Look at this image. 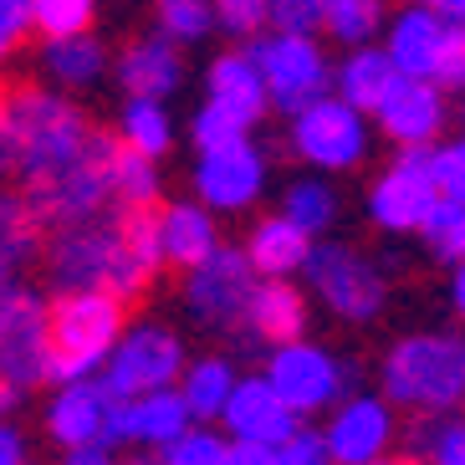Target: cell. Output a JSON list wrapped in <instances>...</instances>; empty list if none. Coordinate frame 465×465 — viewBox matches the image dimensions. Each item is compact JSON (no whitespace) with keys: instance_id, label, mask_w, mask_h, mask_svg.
Returning <instances> with one entry per match:
<instances>
[{"instance_id":"6da1fadb","label":"cell","mask_w":465,"mask_h":465,"mask_svg":"<svg viewBox=\"0 0 465 465\" xmlns=\"http://www.w3.org/2000/svg\"><path fill=\"white\" fill-rule=\"evenodd\" d=\"M42 266L56 292H113V297H124V302L143 297L159 282V272H149L134 256L118 210L52 231L46 235V251H42Z\"/></svg>"},{"instance_id":"7a4b0ae2","label":"cell","mask_w":465,"mask_h":465,"mask_svg":"<svg viewBox=\"0 0 465 465\" xmlns=\"http://www.w3.org/2000/svg\"><path fill=\"white\" fill-rule=\"evenodd\" d=\"M379 389L399 414H465V332H404L379 358Z\"/></svg>"},{"instance_id":"3957f363","label":"cell","mask_w":465,"mask_h":465,"mask_svg":"<svg viewBox=\"0 0 465 465\" xmlns=\"http://www.w3.org/2000/svg\"><path fill=\"white\" fill-rule=\"evenodd\" d=\"M11 128H15V174L26 190H42L46 179L72 169L93 149L97 128L87 113L56 87H11Z\"/></svg>"},{"instance_id":"277c9868","label":"cell","mask_w":465,"mask_h":465,"mask_svg":"<svg viewBox=\"0 0 465 465\" xmlns=\"http://www.w3.org/2000/svg\"><path fill=\"white\" fill-rule=\"evenodd\" d=\"M128 302L113 292H56L52 297V363L46 383H77L97 379L108 369L118 338L128 332L124 317Z\"/></svg>"},{"instance_id":"5b68a950","label":"cell","mask_w":465,"mask_h":465,"mask_svg":"<svg viewBox=\"0 0 465 465\" xmlns=\"http://www.w3.org/2000/svg\"><path fill=\"white\" fill-rule=\"evenodd\" d=\"M266 379L276 383V394L287 399L302 420H317V414H332L342 399L353 394V363H342L332 348L312 338L282 342L266 353Z\"/></svg>"},{"instance_id":"8992f818","label":"cell","mask_w":465,"mask_h":465,"mask_svg":"<svg viewBox=\"0 0 465 465\" xmlns=\"http://www.w3.org/2000/svg\"><path fill=\"white\" fill-rule=\"evenodd\" d=\"M124 404L103 373L77 383H56L42 410V435L56 450H87V445H124Z\"/></svg>"},{"instance_id":"52a82bcc","label":"cell","mask_w":465,"mask_h":465,"mask_svg":"<svg viewBox=\"0 0 465 465\" xmlns=\"http://www.w3.org/2000/svg\"><path fill=\"white\" fill-rule=\"evenodd\" d=\"M302 276H307V292L338 322H373L383 312V302H389V276H383V266L373 256H363L358 246H342V241L317 246Z\"/></svg>"},{"instance_id":"ba28073f","label":"cell","mask_w":465,"mask_h":465,"mask_svg":"<svg viewBox=\"0 0 465 465\" xmlns=\"http://www.w3.org/2000/svg\"><path fill=\"white\" fill-rule=\"evenodd\" d=\"M292 153L317 174H348L369 159V113L342 103L338 93L317 97L312 108L292 113Z\"/></svg>"},{"instance_id":"9c48e42d","label":"cell","mask_w":465,"mask_h":465,"mask_svg":"<svg viewBox=\"0 0 465 465\" xmlns=\"http://www.w3.org/2000/svg\"><path fill=\"white\" fill-rule=\"evenodd\" d=\"M261 287L256 261L246 256V246H220L210 261H200L194 272H184V312L210 332H235L246 328V307Z\"/></svg>"},{"instance_id":"30bf717a","label":"cell","mask_w":465,"mask_h":465,"mask_svg":"<svg viewBox=\"0 0 465 465\" xmlns=\"http://www.w3.org/2000/svg\"><path fill=\"white\" fill-rule=\"evenodd\" d=\"M113 164H118V138L97 134L93 149H87L72 169H62L56 179H46L42 190H26L31 205H36V215L46 220V231H62V225H77V220L108 215V205H118Z\"/></svg>"},{"instance_id":"8fae6325","label":"cell","mask_w":465,"mask_h":465,"mask_svg":"<svg viewBox=\"0 0 465 465\" xmlns=\"http://www.w3.org/2000/svg\"><path fill=\"white\" fill-rule=\"evenodd\" d=\"M256 56L261 77H266V93H272V108L292 113L312 108L317 97H328L332 87V67L328 52L317 46V36H297V31H266L246 46Z\"/></svg>"},{"instance_id":"7c38bea8","label":"cell","mask_w":465,"mask_h":465,"mask_svg":"<svg viewBox=\"0 0 465 465\" xmlns=\"http://www.w3.org/2000/svg\"><path fill=\"white\" fill-rule=\"evenodd\" d=\"M445 200L435 179V149H399V159L373 179L369 220L383 235H420L424 220Z\"/></svg>"},{"instance_id":"4fadbf2b","label":"cell","mask_w":465,"mask_h":465,"mask_svg":"<svg viewBox=\"0 0 465 465\" xmlns=\"http://www.w3.org/2000/svg\"><path fill=\"white\" fill-rule=\"evenodd\" d=\"M184 369H190V353H184V338L174 328H164V322H128L103 379L124 399H138V394H153V389H179Z\"/></svg>"},{"instance_id":"5bb4252c","label":"cell","mask_w":465,"mask_h":465,"mask_svg":"<svg viewBox=\"0 0 465 465\" xmlns=\"http://www.w3.org/2000/svg\"><path fill=\"white\" fill-rule=\"evenodd\" d=\"M46 363H52V297L21 282L0 307V379L31 394L36 383H46Z\"/></svg>"},{"instance_id":"9a60e30c","label":"cell","mask_w":465,"mask_h":465,"mask_svg":"<svg viewBox=\"0 0 465 465\" xmlns=\"http://www.w3.org/2000/svg\"><path fill=\"white\" fill-rule=\"evenodd\" d=\"M332 465H373L394 455L399 445V410L383 394H348L338 410L322 420Z\"/></svg>"},{"instance_id":"2e32d148","label":"cell","mask_w":465,"mask_h":465,"mask_svg":"<svg viewBox=\"0 0 465 465\" xmlns=\"http://www.w3.org/2000/svg\"><path fill=\"white\" fill-rule=\"evenodd\" d=\"M266 194V153L251 138L220 143L194 159V200H205L215 215H241Z\"/></svg>"},{"instance_id":"e0dca14e","label":"cell","mask_w":465,"mask_h":465,"mask_svg":"<svg viewBox=\"0 0 465 465\" xmlns=\"http://www.w3.org/2000/svg\"><path fill=\"white\" fill-rule=\"evenodd\" d=\"M383 138H394L399 149H435L445 124H450V103L435 77H399V87L383 97L373 113Z\"/></svg>"},{"instance_id":"ac0fdd59","label":"cell","mask_w":465,"mask_h":465,"mask_svg":"<svg viewBox=\"0 0 465 465\" xmlns=\"http://www.w3.org/2000/svg\"><path fill=\"white\" fill-rule=\"evenodd\" d=\"M220 430L241 445H287L302 430V414L276 394V383L266 373H241L231 404L220 414Z\"/></svg>"},{"instance_id":"d6986e66","label":"cell","mask_w":465,"mask_h":465,"mask_svg":"<svg viewBox=\"0 0 465 465\" xmlns=\"http://www.w3.org/2000/svg\"><path fill=\"white\" fill-rule=\"evenodd\" d=\"M307 322H312V297L292 282V276H261L256 297L246 307V338L266 342V348H282V342L307 338Z\"/></svg>"},{"instance_id":"ffe728a7","label":"cell","mask_w":465,"mask_h":465,"mask_svg":"<svg viewBox=\"0 0 465 465\" xmlns=\"http://www.w3.org/2000/svg\"><path fill=\"white\" fill-rule=\"evenodd\" d=\"M205 103H215L220 113L241 118L246 128H256L272 108V93H266V77H261L256 56L241 46V52H220L205 72Z\"/></svg>"},{"instance_id":"44dd1931","label":"cell","mask_w":465,"mask_h":465,"mask_svg":"<svg viewBox=\"0 0 465 465\" xmlns=\"http://www.w3.org/2000/svg\"><path fill=\"white\" fill-rule=\"evenodd\" d=\"M445 15L424 11V5H404V11L389 15V31H383V52L404 77H435L440 46H445Z\"/></svg>"},{"instance_id":"7402d4cb","label":"cell","mask_w":465,"mask_h":465,"mask_svg":"<svg viewBox=\"0 0 465 465\" xmlns=\"http://www.w3.org/2000/svg\"><path fill=\"white\" fill-rule=\"evenodd\" d=\"M190 424H200V420L190 414V404H184L179 389H153V394H138L124 404V445L164 455Z\"/></svg>"},{"instance_id":"603a6c76","label":"cell","mask_w":465,"mask_h":465,"mask_svg":"<svg viewBox=\"0 0 465 465\" xmlns=\"http://www.w3.org/2000/svg\"><path fill=\"white\" fill-rule=\"evenodd\" d=\"M159 231H164V261L169 272H194L200 261H210L225 241H220L215 210L205 200H169L159 210Z\"/></svg>"},{"instance_id":"cb8c5ba5","label":"cell","mask_w":465,"mask_h":465,"mask_svg":"<svg viewBox=\"0 0 465 465\" xmlns=\"http://www.w3.org/2000/svg\"><path fill=\"white\" fill-rule=\"evenodd\" d=\"M118 83H124L128 97H159L164 103L179 83H184V56H179V42H169L164 31L159 36H138L118 52Z\"/></svg>"},{"instance_id":"d4e9b609","label":"cell","mask_w":465,"mask_h":465,"mask_svg":"<svg viewBox=\"0 0 465 465\" xmlns=\"http://www.w3.org/2000/svg\"><path fill=\"white\" fill-rule=\"evenodd\" d=\"M317 251V235L302 231L292 215H261L246 231V256L256 261L261 276H297Z\"/></svg>"},{"instance_id":"484cf974","label":"cell","mask_w":465,"mask_h":465,"mask_svg":"<svg viewBox=\"0 0 465 465\" xmlns=\"http://www.w3.org/2000/svg\"><path fill=\"white\" fill-rule=\"evenodd\" d=\"M399 77H404V72L389 62L383 46H353V52L332 67V93H338L342 103L363 108V113H379L383 97L399 87Z\"/></svg>"},{"instance_id":"4316f807","label":"cell","mask_w":465,"mask_h":465,"mask_svg":"<svg viewBox=\"0 0 465 465\" xmlns=\"http://www.w3.org/2000/svg\"><path fill=\"white\" fill-rule=\"evenodd\" d=\"M235 383H241V369H235L225 353H200L190 358V369H184V379H179V394H184V404H190V414L200 424H220V414H225V404H231Z\"/></svg>"},{"instance_id":"83f0119b","label":"cell","mask_w":465,"mask_h":465,"mask_svg":"<svg viewBox=\"0 0 465 465\" xmlns=\"http://www.w3.org/2000/svg\"><path fill=\"white\" fill-rule=\"evenodd\" d=\"M42 67L62 93H87V87L103 83V72H108V46L97 42L93 31L83 36H62V42H46L42 52Z\"/></svg>"},{"instance_id":"f1b7e54d","label":"cell","mask_w":465,"mask_h":465,"mask_svg":"<svg viewBox=\"0 0 465 465\" xmlns=\"http://www.w3.org/2000/svg\"><path fill=\"white\" fill-rule=\"evenodd\" d=\"M46 251V220L36 215L31 194L0 190V256L11 266H31Z\"/></svg>"},{"instance_id":"f546056e","label":"cell","mask_w":465,"mask_h":465,"mask_svg":"<svg viewBox=\"0 0 465 465\" xmlns=\"http://www.w3.org/2000/svg\"><path fill=\"white\" fill-rule=\"evenodd\" d=\"M282 215H292L302 225V231H332V220H338V190H332L328 179L317 174H302L287 184V194H282Z\"/></svg>"},{"instance_id":"4dcf8cb0","label":"cell","mask_w":465,"mask_h":465,"mask_svg":"<svg viewBox=\"0 0 465 465\" xmlns=\"http://www.w3.org/2000/svg\"><path fill=\"white\" fill-rule=\"evenodd\" d=\"M118 138H124L128 149L159 159V153L174 143V124H169L164 103H159V97H128L124 124H118Z\"/></svg>"},{"instance_id":"1f68e13d","label":"cell","mask_w":465,"mask_h":465,"mask_svg":"<svg viewBox=\"0 0 465 465\" xmlns=\"http://www.w3.org/2000/svg\"><path fill=\"white\" fill-rule=\"evenodd\" d=\"M383 21H389V0H328L322 31L338 46H369Z\"/></svg>"},{"instance_id":"d6a6232c","label":"cell","mask_w":465,"mask_h":465,"mask_svg":"<svg viewBox=\"0 0 465 465\" xmlns=\"http://www.w3.org/2000/svg\"><path fill=\"white\" fill-rule=\"evenodd\" d=\"M414 455L424 465H465V414L414 420Z\"/></svg>"},{"instance_id":"836d02e7","label":"cell","mask_w":465,"mask_h":465,"mask_svg":"<svg viewBox=\"0 0 465 465\" xmlns=\"http://www.w3.org/2000/svg\"><path fill=\"white\" fill-rule=\"evenodd\" d=\"M97 0H31V31L42 42H62V36H83L93 31Z\"/></svg>"},{"instance_id":"e575fe53","label":"cell","mask_w":465,"mask_h":465,"mask_svg":"<svg viewBox=\"0 0 465 465\" xmlns=\"http://www.w3.org/2000/svg\"><path fill=\"white\" fill-rule=\"evenodd\" d=\"M215 26H220L215 0H159V31H164L169 42H179V46L205 42Z\"/></svg>"},{"instance_id":"d590c367","label":"cell","mask_w":465,"mask_h":465,"mask_svg":"<svg viewBox=\"0 0 465 465\" xmlns=\"http://www.w3.org/2000/svg\"><path fill=\"white\" fill-rule=\"evenodd\" d=\"M113 184H118V205H153V200H159V159L128 149L124 138H118Z\"/></svg>"},{"instance_id":"8d00e7d4","label":"cell","mask_w":465,"mask_h":465,"mask_svg":"<svg viewBox=\"0 0 465 465\" xmlns=\"http://www.w3.org/2000/svg\"><path fill=\"white\" fill-rule=\"evenodd\" d=\"M231 445L235 440L225 430H215V424H190L159 460L164 465H225L231 460Z\"/></svg>"},{"instance_id":"74e56055","label":"cell","mask_w":465,"mask_h":465,"mask_svg":"<svg viewBox=\"0 0 465 465\" xmlns=\"http://www.w3.org/2000/svg\"><path fill=\"white\" fill-rule=\"evenodd\" d=\"M424 246L435 251L440 261H450V266H460L465 261V205L460 200H440L435 215L424 220Z\"/></svg>"},{"instance_id":"f35d334b","label":"cell","mask_w":465,"mask_h":465,"mask_svg":"<svg viewBox=\"0 0 465 465\" xmlns=\"http://www.w3.org/2000/svg\"><path fill=\"white\" fill-rule=\"evenodd\" d=\"M194 149L205 153V149H220V143H235V138H251V128L241 124V118H231V113H220L215 103H205V108L194 113Z\"/></svg>"},{"instance_id":"ab89813d","label":"cell","mask_w":465,"mask_h":465,"mask_svg":"<svg viewBox=\"0 0 465 465\" xmlns=\"http://www.w3.org/2000/svg\"><path fill=\"white\" fill-rule=\"evenodd\" d=\"M220 5V31H231L241 42H256L261 26H272V5L266 0H215Z\"/></svg>"},{"instance_id":"60d3db41","label":"cell","mask_w":465,"mask_h":465,"mask_svg":"<svg viewBox=\"0 0 465 465\" xmlns=\"http://www.w3.org/2000/svg\"><path fill=\"white\" fill-rule=\"evenodd\" d=\"M266 5H272V31H297V36L322 31L328 15V0H266Z\"/></svg>"},{"instance_id":"b9f144b4","label":"cell","mask_w":465,"mask_h":465,"mask_svg":"<svg viewBox=\"0 0 465 465\" xmlns=\"http://www.w3.org/2000/svg\"><path fill=\"white\" fill-rule=\"evenodd\" d=\"M435 83L445 93H465V21H450L445 26V46H440L435 62Z\"/></svg>"},{"instance_id":"7bdbcfd3","label":"cell","mask_w":465,"mask_h":465,"mask_svg":"<svg viewBox=\"0 0 465 465\" xmlns=\"http://www.w3.org/2000/svg\"><path fill=\"white\" fill-rule=\"evenodd\" d=\"M435 179L445 200H460L465 205V138L455 143H435Z\"/></svg>"},{"instance_id":"ee69618b","label":"cell","mask_w":465,"mask_h":465,"mask_svg":"<svg viewBox=\"0 0 465 465\" xmlns=\"http://www.w3.org/2000/svg\"><path fill=\"white\" fill-rule=\"evenodd\" d=\"M282 465H332L322 430H307V424H302L297 435H292L287 445H282Z\"/></svg>"},{"instance_id":"f6af8a7d","label":"cell","mask_w":465,"mask_h":465,"mask_svg":"<svg viewBox=\"0 0 465 465\" xmlns=\"http://www.w3.org/2000/svg\"><path fill=\"white\" fill-rule=\"evenodd\" d=\"M26 31H31V0H0V62L21 46Z\"/></svg>"},{"instance_id":"bcb514c9","label":"cell","mask_w":465,"mask_h":465,"mask_svg":"<svg viewBox=\"0 0 465 465\" xmlns=\"http://www.w3.org/2000/svg\"><path fill=\"white\" fill-rule=\"evenodd\" d=\"M0 174H15V128H11V87H0Z\"/></svg>"},{"instance_id":"7dc6e473","label":"cell","mask_w":465,"mask_h":465,"mask_svg":"<svg viewBox=\"0 0 465 465\" xmlns=\"http://www.w3.org/2000/svg\"><path fill=\"white\" fill-rule=\"evenodd\" d=\"M26 460H31V445L21 435V424L0 420V465H26Z\"/></svg>"},{"instance_id":"c3c4849f","label":"cell","mask_w":465,"mask_h":465,"mask_svg":"<svg viewBox=\"0 0 465 465\" xmlns=\"http://www.w3.org/2000/svg\"><path fill=\"white\" fill-rule=\"evenodd\" d=\"M225 465H282V445H231V460Z\"/></svg>"},{"instance_id":"681fc988","label":"cell","mask_w":465,"mask_h":465,"mask_svg":"<svg viewBox=\"0 0 465 465\" xmlns=\"http://www.w3.org/2000/svg\"><path fill=\"white\" fill-rule=\"evenodd\" d=\"M56 465H124L113 445H87V450H62Z\"/></svg>"},{"instance_id":"f907efd6","label":"cell","mask_w":465,"mask_h":465,"mask_svg":"<svg viewBox=\"0 0 465 465\" xmlns=\"http://www.w3.org/2000/svg\"><path fill=\"white\" fill-rule=\"evenodd\" d=\"M414 5H424V11L445 15V21H465V0H414Z\"/></svg>"},{"instance_id":"816d5d0a","label":"cell","mask_w":465,"mask_h":465,"mask_svg":"<svg viewBox=\"0 0 465 465\" xmlns=\"http://www.w3.org/2000/svg\"><path fill=\"white\" fill-rule=\"evenodd\" d=\"M21 287V266H11V261L0 256V307H5V302H11V292Z\"/></svg>"},{"instance_id":"f5cc1de1","label":"cell","mask_w":465,"mask_h":465,"mask_svg":"<svg viewBox=\"0 0 465 465\" xmlns=\"http://www.w3.org/2000/svg\"><path fill=\"white\" fill-rule=\"evenodd\" d=\"M450 307L465 317V261H460V266L450 272Z\"/></svg>"},{"instance_id":"db71d44e","label":"cell","mask_w":465,"mask_h":465,"mask_svg":"<svg viewBox=\"0 0 465 465\" xmlns=\"http://www.w3.org/2000/svg\"><path fill=\"white\" fill-rule=\"evenodd\" d=\"M373 465H424L414 450H394V455H383V460H373Z\"/></svg>"},{"instance_id":"11a10c76","label":"cell","mask_w":465,"mask_h":465,"mask_svg":"<svg viewBox=\"0 0 465 465\" xmlns=\"http://www.w3.org/2000/svg\"><path fill=\"white\" fill-rule=\"evenodd\" d=\"M124 465H164V460H159V455H149V450H138L134 460H124Z\"/></svg>"},{"instance_id":"9f6ffc18","label":"cell","mask_w":465,"mask_h":465,"mask_svg":"<svg viewBox=\"0 0 465 465\" xmlns=\"http://www.w3.org/2000/svg\"><path fill=\"white\" fill-rule=\"evenodd\" d=\"M460 128H465V103H460Z\"/></svg>"},{"instance_id":"6f0895ef","label":"cell","mask_w":465,"mask_h":465,"mask_svg":"<svg viewBox=\"0 0 465 465\" xmlns=\"http://www.w3.org/2000/svg\"><path fill=\"white\" fill-rule=\"evenodd\" d=\"M26 465H31V460H26Z\"/></svg>"}]
</instances>
